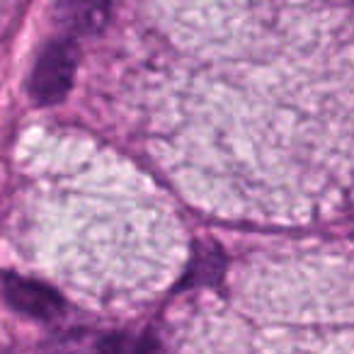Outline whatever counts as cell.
Returning <instances> with one entry per match:
<instances>
[{"instance_id": "obj_1", "label": "cell", "mask_w": 354, "mask_h": 354, "mask_svg": "<svg viewBox=\"0 0 354 354\" xmlns=\"http://www.w3.org/2000/svg\"><path fill=\"white\" fill-rule=\"evenodd\" d=\"M75 66H78V46L73 44V39L61 37V39L46 41L32 66L30 83H27L35 104L49 107L61 102L73 85Z\"/></svg>"}, {"instance_id": "obj_2", "label": "cell", "mask_w": 354, "mask_h": 354, "mask_svg": "<svg viewBox=\"0 0 354 354\" xmlns=\"http://www.w3.org/2000/svg\"><path fill=\"white\" fill-rule=\"evenodd\" d=\"M3 289H6V301L15 313L27 315L35 320H56L64 313L66 304L59 291L41 284L37 279H27L15 272L3 274Z\"/></svg>"}, {"instance_id": "obj_3", "label": "cell", "mask_w": 354, "mask_h": 354, "mask_svg": "<svg viewBox=\"0 0 354 354\" xmlns=\"http://www.w3.org/2000/svg\"><path fill=\"white\" fill-rule=\"evenodd\" d=\"M56 17L73 35H97L109 20V6L107 3H61L56 8Z\"/></svg>"}, {"instance_id": "obj_4", "label": "cell", "mask_w": 354, "mask_h": 354, "mask_svg": "<svg viewBox=\"0 0 354 354\" xmlns=\"http://www.w3.org/2000/svg\"><path fill=\"white\" fill-rule=\"evenodd\" d=\"M223 255L212 243H199L197 252L192 257V265L185 277V284H214L221 279Z\"/></svg>"}, {"instance_id": "obj_5", "label": "cell", "mask_w": 354, "mask_h": 354, "mask_svg": "<svg viewBox=\"0 0 354 354\" xmlns=\"http://www.w3.org/2000/svg\"><path fill=\"white\" fill-rule=\"evenodd\" d=\"M95 354H156V342L148 335L114 333L100 339Z\"/></svg>"}]
</instances>
